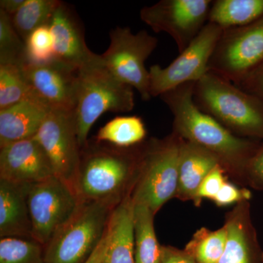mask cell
Listing matches in <instances>:
<instances>
[{
	"mask_svg": "<svg viewBox=\"0 0 263 263\" xmlns=\"http://www.w3.org/2000/svg\"><path fill=\"white\" fill-rule=\"evenodd\" d=\"M27 202L32 238L43 247L74 215L81 203L72 186L56 176L29 184Z\"/></svg>",
	"mask_w": 263,
	"mask_h": 263,
	"instance_id": "9",
	"label": "cell"
},
{
	"mask_svg": "<svg viewBox=\"0 0 263 263\" xmlns=\"http://www.w3.org/2000/svg\"><path fill=\"white\" fill-rule=\"evenodd\" d=\"M141 144L122 148L88 141L81 149L80 163L72 184L80 202L117 206L132 193L136 182Z\"/></svg>",
	"mask_w": 263,
	"mask_h": 263,
	"instance_id": "2",
	"label": "cell"
},
{
	"mask_svg": "<svg viewBox=\"0 0 263 263\" xmlns=\"http://www.w3.org/2000/svg\"><path fill=\"white\" fill-rule=\"evenodd\" d=\"M226 174V171L221 166H218L208 175L202 181L201 184L197 190L195 201H194L195 202V205H198L201 202L202 199L214 200L221 186L227 181L224 176Z\"/></svg>",
	"mask_w": 263,
	"mask_h": 263,
	"instance_id": "30",
	"label": "cell"
},
{
	"mask_svg": "<svg viewBox=\"0 0 263 263\" xmlns=\"http://www.w3.org/2000/svg\"><path fill=\"white\" fill-rule=\"evenodd\" d=\"M50 110L32 98L0 110V147L34 138Z\"/></svg>",
	"mask_w": 263,
	"mask_h": 263,
	"instance_id": "18",
	"label": "cell"
},
{
	"mask_svg": "<svg viewBox=\"0 0 263 263\" xmlns=\"http://www.w3.org/2000/svg\"><path fill=\"white\" fill-rule=\"evenodd\" d=\"M0 263H45L44 247L32 238H1Z\"/></svg>",
	"mask_w": 263,
	"mask_h": 263,
	"instance_id": "27",
	"label": "cell"
},
{
	"mask_svg": "<svg viewBox=\"0 0 263 263\" xmlns=\"http://www.w3.org/2000/svg\"><path fill=\"white\" fill-rule=\"evenodd\" d=\"M60 0H25L22 8L11 16L15 30L25 43L35 29L49 25Z\"/></svg>",
	"mask_w": 263,
	"mask_h": 263,
	"instance_id": "24",
	"label": "cell"
},
{
	"mask_svg": "<svg viewBox=\"0 0 263 263\" xmlns=\"http://www.w3.org/2000/svg\"><path fill=\"white\" fill-rule=\"evenodd\" d=\"M263 63V18L242 27L223 29L209 72L238 85Z\"/></svg>",
	"mask_w": 263,
	"mask_h": 263,
	"instance_id": "8",
	"label": "cell"
},
{
	"mask_svg": "<svg viewBox=\"0 0 263 263\" xmlns=\"http://www.w3.org/2000/svg\"><path fill=\"white\" fill-rule=\"evenodd\" d=\"M54 60L53 38L49 25L39 27L25 41L24 63L43 64Z\"/></svg>",
	"mask_w": 263,
	"mask_h": 263,
	"instance_id": "29",
	"label": "cell"
},
{
	"mask_svg": "<svg viewBox=\"0 0 263 263\" xmlns=\"http://www.w3.org/2000/svg\"><path fill=\"white\" fill-rule=\"evenodd\" d=\"M105 254H106V232L98 248L86 263H105Z\"/></svg>",
	"mask_w": 263,
	"mask_h": 263,
	"instance_id": "36",
	"label": "cell"
},
{
	"mask_svg": "<svg viewBox=\"0 0 263 263\" xmlns=\"http://www.w3.org/2000/svg\"><path fill=\"white\" fill-rule=\"evenodd\" d=\"M54 59L76 70L94 61L98 54L88 48L84 29L75 10L61 1L49 23Z\"/></svg>",
	"mask_w": 263,
	"mask_h": 263,
	"instance_id": "15",
	"label": "cell"
},
{
	"mask_svg": "<svg viewBox=\"0 0 263 263\" xmlns=\"http://www.w3.org/2000/svg\"><path fill=\"white\" fill-rule=\"evenodd\" d=\"M227 242L218 263H263V251L251 219L249 200L239 202L226 215Z\"/></svg>",
	"mask_w": 263,
	"mask_h": 263,
	"instance_id": "16",
	"label": "cell"
},
{
	"mask_svg": "<svg viewBox=\"0 0 263 263\" xmlns=\"http://www.w3.org/2000/svg\"><path fill=\"white\" fill-rule=\"evenodd\" d=\"M251 197L252 193L247 189H238L233 183L226 181L213 200L218 206H226L239 203L243 200H249Z\"/></svg>",
	"mask_w": 263,
	"mask_h": 263,
	"instance_id": "31",
	"label": "cell"
},
{
	"mask_svg": "<svg viewBox=\"0 0 263 263\" xmlns=\"http://www.w3.org/2000/svg\"><path fill=\"white\" fill-rule=\"evenodd\" d=\"M227 242L226 227L211 231L206 228L197 230L185 250L197 263H218L224 253Z\"/></svg>",
	"mask_w": 263,
	"mask_h": 263,
	"instance_id": "26",
	"label": "cell"
},
{
	"mask_svg": "<svg viewBox=\"0 0 263 263\" xmlns=\"http://www.w3.org/2000/svg\"><path fill=\"white\" fill-rule=\"evenodd\" d=\"M105 263H136L131 193L116 206L110 216L106 230Z\"/></svg>",
	"mask_w": 263,
	"mask_h": 263,
	"instance_id": "20",
	"label": "cell"
},
{
	"mask_svg": "<svg viewBox=\"0 0 263 263\" xmlns=\"http://www.w3.org/2000/svg\"><path fill=\"white\" fill-rule=\"evenodd\" d=\"M195 84L181 85L159 97L174 117L173 133L210 152L227 174L247 183L249 163L261 141L235 136L197 108L193 100Z\"/></svg>",
	"mask_w": 263,
	"mask_h": 263,
	"instance_id": "1",
	"label": "cell"
},
{
	"mask_svg": "<svg viewBox=\"0 0 263 263\" xmlns=\"http://www.w3.org/2000/svg\"><path fill=\"white\" fill-rule=\"evenodd\" d=\"M115 208L104 202H81L44 247L45 263L87 262L103 240Z\"/></svg>",
	"mask_w": 263,
	"mask_h": 263,
	"instance_id": "6",
	"label": "cell"
},
{
	"mask_svg": "<svg viewBox=\"0 0 263 263\" xmlns=\"http://www.w3.org/2000/svg\"><path fill=\"white\" fill-rule=\"evenodd\" d=\"M146 134V126L141 117L124 116L114 118L100 128L95 141L129 148L143 143Z\"/></svg>",
	"mask_w": 263,
	"mask_h": 263,
	"instance_id": "23",
	"label": "cell"
},
{
	"mask_svg": "<svg viewBox=\"0 0 263 263\" xmlns=\"http://www.w3.org/2000/svg\"><path fill=\"white\" fill-rule=\"evenodd\" d=\"M236 86L249 94L257 97L263 102V63Z\"/></svg>",
	"mask_w": 263,
	"mask_h": 263,
	"instance_id": "33",
	"label": "cell"
},
{
	"mask_svg": "<svg viewBox=\"0 0 263 263\" xmlns=\"http://www.w3.org/2000/svg\"><path fill=\"white\" fill-rule=\"evenodd\" d=\"M23 68L33 99L51 110L73 111L79 70L55 59L43 64L24 63Z\"/></svg>",
	"mask_w": 263,
	"mask_h": 263,
	"instance_id": "13",
	"label": "cell"
},
{
	"mask_svg": "<svg viewBox=\"0 0 263 263\" xmlns=\"http://www.w3.org/2000/svg\"><path fill=\"white\" fill-rule=\"evenodd\" d=\"M211 0H161L142 8V22L155 32L168 34L182 52L209 22Z\"/></svg>",
	"mask_w": 263,
	"mask_h": 263,
	"instance_id": "11",
	"label": "cell"
},
{
	"mask_svg": "<svg viewBox=\"0 0 263 263\" xmlns=\"http://www.w3.org/2000/svg\"><path fill=\"white\" fill-rule=\"evenodd\" d=\"M29 184L0 179V237L32 238L27 202Z\"/></svg>",
	"mask_w": 263,
	"mask_h": 263,
	"instance_id": "17",
	"label": "cell"
},
{
	"mask_svg": "<svg viewBox=\"0 0 263 263\" xmlns=\"http://www.w3.org/2000/svg\"><path fill=\"white\" fill-rule=\"evenodd\" d=\"M247 179L249 186L256 190H263V141L260 142L249 162Z\"/></svg>",
	"mask_w": 263,
	"mask_h": 263,
	"instance_id": "32",
	"label": "cell"
},
{
	"mask_svg": "<svg viewBox=\"0 0 263 263\" xmlns=\"http://www.w3.org/2000/svg\"><path fill=\"white\" fill-rule=\"evenodd\" d=\"M25 0H1L0 10L4 11L9 16H13L24 5Z\"/></svg>",
	"mask_w": 263,
	"mask_h": 263,
	"instance_id": "35",
	"label": "cell"
},
{
	"mask_svg": "<svg viewBox=\"0 0 263 263\" xmlns=\"http://www.w3.org/2000/svg\"><path fill=\"white\" fill-rule=\"evenodd\" d=\"M223 29L208 22L200 34L165 67L149 69L152 98H157L181 85L196 83L209 72L211 58Z\"/></svg>",
	"mask_w": 263,
	"mask_h": 263,
	"instance_id": "10",
	"label": "cell"
},
{
	"mask_svg": "<svg viewBox=\"0 0 263 263\" xmlns=\"http://www.w3.org/2000/svg\"><path fill=\"white\" fill-rule=\"evenodd\" d=\"M218 166L219 159L202 147L181 138L179 150V186L176 196L193 200L204 179Z\"/></svg>",
	"mask_w": 263,
	"mask_h": 263,
	"instance_id": "19",
	"label": "cell"
},
{
	"mask_svg": "<svg viewBox=\"0 0 263 263\" xmlns=\"http://www.w3.org/2000/svg\"><path fill=\"white\" fill-rule=\"evenodd\" d=\"M193 100L235 136L263 141V102L257 97L208 72L195 83Z\"/></svg>",
	"mask_w": 263,
	"mask_h": 263,
	"instance_id": "3",
	"label": "cell"
},
{
	"mask_svg": "<svg viewBox=\"0 0 263 263\" xmlns=\"http://www.w3.org/2000/svg\"><path fill=\"white\" fill-rule=\"evenodd\" d=\"M135 106L133 88L118 80L102 62L100 55L78 72L73 110L81 149L87 144L93 124L106 112L128 113Z\"/></svg>",
	"mask_w": 263,
	"mask_h": 263,
	"instance_id": "4",
	"label": "cell"
},
{
	"mask_svg": "<svg viewBox=\"0 0 263 263\" xmlns=\"http://www.w3.org/2000/svg\"><path fill=\"white\" fill-rule=\"evenodd\" d=\"M155 214L143 203L133 202V233L136 263H161L162 246L154 228Z\"/></svg>",
	"mask_w": 263,
	"mask_h": 263,
	"instance_id": "21",
	"label": "cell"
},
{
	"mask_svg": "<svg viewBox=\"0 0 263 263\" xmlns=\"http://www.w3.org/2000/svg\"><path fill=\"white\" fill-rule=\"evenodd\" d=\"M262 18L263 0H216L208 22L226 29L249 25Z\"/></svg>",
	"mask_w": 263,
	"mask_h": 263,
	"instance_id": "22",
	"label": "cell"
},
{
	"mask_svg": "<svg viewBox=\"0 0 263 263\" xmlns=\"http://www.w3.org/2000/svg\"><path fill=\"white\" fill-rule=\"evenodd\" d=\"M34 138L47 155L55 176L72 186L81 155L73 112L50 110Z\"/></svg>",
	"mask_w": 263,
	"mask_h": 263,
	"instance_id": "12",
	"label": "cell"
},
{
	"mask_svg": "<svg viewBox=\"0 0 263 263\" xmlns=\"http://www.w3.org/2000/svg\"><path fill=\"white\" fill-rule=\"evenodd\" d=\"M23 65L22 62H0V110L33 99Z\"/></svg>",
	"mask_w": 263,
	"mask_h": 263,
	"instance_id": "25",
	"label": "cell"
},
{
	"mask_svg": "<svg viewBox=\"0 0 263 263\" xmlns=\"http://www.w3.org/2000/svg\"><path fill=\"white\" fill-rule=\"evenodd\" d=\"M181 138L171 133L141 144L138 177L131 193L134 202L147 205L154 214L176 196L179 186Z\"/></svg>",
	"mask_w": 263,
	"mask_h": 263,
	"instance_id": "5",
	"label": "cell"
},
{
	"mask_svg": "<svg viewBox=\"0 0 263 263\" xmlns=\"http://www.w3.org/2000/svg\"><path fill=\"white\" fill-rule=\"evenodd\" d=\"M25 62V43L15 30L11 17L0 10V62Z\"/></svg>",
	"mask_w": 263,
	"mask_h": 263,
	"instance_id": "28",
	"label": "cell"
},
{
	"mask_svg": "<svg viewBox=\"0 0 263 263\" xmlns=\"http://www.w3.org/2000/svg\"><path fill=\"white\" fill-rule=\"evenodd\" d=\"M161 263H197L187 251L181 250L172 247L162 246Z\"/></svg>",
	"mask_w": 263,
	"mask_h": 263,
	"instance_id": "34",
	"label": "cell"
},
{
	"mask_svg": "<svg viewBox=\"0 0 263 263\" xmlns=\"http://www.w3.org/2000/svg\"><path fill=\"white\" fill-rule=\"evenodd\" d=\"M108 49L100 55L110 73L121 82L136 89L142 100H149V71L146 61L158 44L146 30L133 33L129 27H117L110 32Z\"/></svg>",
	"mask_w": 263,
	"mask_h": 263,
	"instance_id": "7",
	"label": "cell"
},
{
	"mask_svg": "<svg viewBox=\"0 0 263 263\" xmlns=\"http://www.w3.org/2000/svg\"><path fill=\"white\" fill-rule=\"evenodd\" d=\"M53 176L51 162L35 138L0 147V179L30 184Z\"/></svg>",
	"mask_w": 263,
	"mask_h": 263,
	"instance_id": "14",
	"label": "cell"
}]
</instances>
